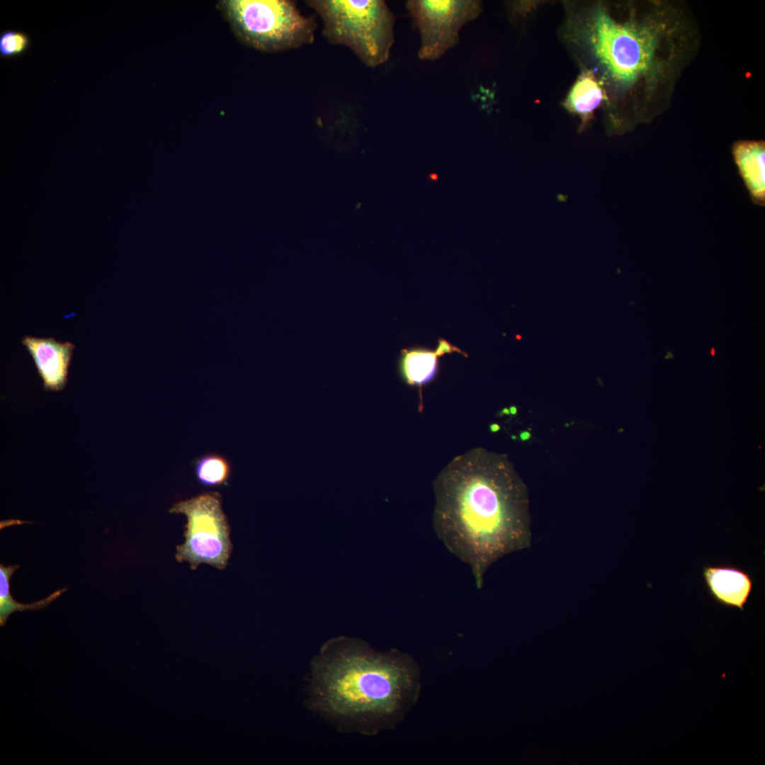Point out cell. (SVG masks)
Wrapping results in <instances>:
<instances>
[{
    "label": "cell",
    "instance_id": "4fadbf2b",
    "mask_svg": "<svg viewBox=\"0 0 765 765\" xmlns=\"http://www.w3.org/2000/svg\"><path fill=\"white\" fill-rule=\"evenodd\" d=\"M19 568L18 565L4 566L0 565V624L4 625L8 616L16 611L39 610L48 606L62 592L67 590L63 588L55 591L50 596L33 604H23L13 599L10 593V579L13 572Z\"/></svg>",
    "mask_w": 765,
    "mask_h": 765
},
{
    "label": "cell",
    "instance_id": "7c38bea8",
    "mask_svg": "<svg viewBox=\"0 0 765 765\" xmlns=\"http://www.w3.org/2000/svg\"><path fill=\"white\" fill-rule=\"evenodd\" d=\"M455 351L465 354L443 339L438 341V346L434 351L421 348L402 350L398 362L400 375L408 385L421 386L435 377L438 358Z\"/></svg>",
    "mask_w": 765,
    "mask_h": 765
},
{
    "label": "cell",
    "instance_id": "9c48e42d",
    "mask_svg": "<svg viewBox=\"0 0 765 765\" xmlns=\"http://www.w3.org/2000/svg\"><path fill=\"white\" fill-rule=\"evenodd\" d=\"M702 577L712 599L720 606L744 611L752 594V576L732 565H706Z\"/></svg>",
    "mask_w": 765,
    "mask_h": 765
},
{
    "label": "cell",
    "instance_id": "30bf717a",
    "mask_svg": "<svg viewBox=\"0 0 765 765\" xmlns=\"http://www.w3.org/2000/svg\"><path fill=\"white\" fill-rule=\"evenodd\" d=\"M732 154L739 174L752 202L765 204V144L764 141L742 140L732 146Z\"/></svg>",
    "mask_w": 765,
    "mask_h": 765
},
{
    "label": "cell",
    "instance_id": "52a82bcc",
    "mask_svg": "<svg viewBox=\"0 0 765 765\" xmlns=\"http://www.w3.org/2000/svg\"><path fill=\"white\" fill-rule=\"evenodd\" d=\"M406 8L419 33L418 56L429 61L457 45L461 28L482 10L477 0H409Z\"/></svg>",
    "mask_w": 765,
    "mask_h": 765
},
{
    "label": "cell",
    "instance_id": "8992f818",
    "mask_svg": "<svg viewBox=\"0 0 765 765\" xmlns=\"http://www.w3.org/2000/svg\"><path fill=\"white\" fill-rule=\"evenodd\" d=\"M169 511L186 516L185 542L176 547V558L195 570L205 563L226 567L232 552L230 526L218 492H206L175 503Z\"/></svg>",
    "mask_w": 765,
    "mask_h": 765
},
{
    "label": "cell",
    "instance_id": "ba28073f",
    "mask_svg": "<svg viewBox=\"0 0 765 765\" xmlns=\"http://www.w3.org/2000/svg\"><path fill=\"white\" fill-rule=\"evenodd\" d=\"M22 344L32 356L45 389L62 390L67 382L74 345L52 337L25 336Z\"/></svg>",
    "mask_w": 765,
    "mask_h": 765
},
{
    "label": "cell",
    "instance_id": "ac0fdd59",
    "mask_svg": "<svg viewBox=\"0 0 765 765\" xmlns=\"http://www.w3.org/2000/svg\"><path fill=\"white\" fill-rule=\"evenodd\" d=\"M511 412L512 414H515V413L516 412V407H511Z\"/></svg>",
    "mask_w": 765,
    "mask_h": 765
},
{
    "label": "cell",
    "instance_id": "9a60e30c",
    "mask_svg": "<svg viewBox=\"0 0 765 765\" xmlns=\"http://www.w3.org/2000/svg\"><path fill=\"white\" fill-rule=\"evenodd\" d=\"M30 45V38L23 31L7 29L0 33V56L10 58L23 54Z\"/></svg>",
    "mask_w": 765,
    "mask_h": 765
},
{
    "label": "cell",
    "instance_id": "e0dca14e",
    "mask_svg": "<svg viewBox=\"0 0 765 765\" xmlns=\"http://www.w3.org/2000/svg\"><path fill=\"white\" fill-rule=\"evenodd\" d=\"M708 353H709V355L710 356H715V348L713 347V346L710 347L709 351H708Z\"/></svg>",
    "mask_w": 765,
    "mask_h": 765
},
{
    "label": "cell",
    "instance_id": "5bb4252c",
    "mask_svg": "<svg viewBox=\"0 0 765 765\" xmlns=\"http://www.w3.org/2000/svg\"><path fill=\"white\" fill-rule=\"evenodd\" d=\"M197 481L203 486L215 487L225 484L231 475V465L222 455L208 453L197 458L194 463Z\"/></svg>",
    "mask_w": 765,
    "mask_h": 765
},
{
    "label": "cell",
    "instance_id": "8fae6325",
    "mask_svg": "<svg viewBox=\"0 0 765 765\" xmlns=\"http://www.w3.org/2000/svg\"><path fill=\"white\" fill-rule=\"evenodd\" d=\"M604 84L593 70L584 68L564 100L563 106L581 120L580 129L591 121L594 111L607 99Z\"/></svg>",
    "mask_w": 765,
    "mask_h": 765
},
{
    "label": "cell",
    "instance_id": "7a4b0ae2",
    "mask_svg": "<svg viewBox=\"0 0 765 765\" xmlns=\"http://www.w3.org/2000/svg\"><path fill=\"white\" fill-rule=\"evenodd\" d=\"M307 702L339 730L375 735L394 725L419 690L413 660L397 651L379 652L366 642L340 638L311 662Z\"/></svg>",
    "mask_w": 765,
    "mask_h": 765
},
{
    "label": "cell",
    "instance_id": "5b68a950",
    "mask_svg": "<svg viewBox=\"0 0 765 765\" xmlns=\"http://www.w3.org/2000/svg\"><path fill=\"white\" fill-rule=\"evenodd\" d=\"M220 9L244 44L266 52H282L312 43L317 23L286 0H223Z\"/></svg>",
    "mask_w": 765,
    "mask_h": 765
},
{
    "label": "cell",
    "instance_id": "3957f363",
    "mask_svg": "<svg viewBox=\"0 0 765 765\" xmlns=\"http://www.w3.org/2000/svg\"><path fill=\"white\" fill-rule=\"evenodd\" d=\"M582 8L569 18L567 38L601 71V81L627 91L657 72L672 31L666 19L642 18L630 8L618 13L601 3Z\"/></svg>",
    "mask_w": 765,
    "mask_h": 765
},
{
    "label": "cell",
    "instance_id": "6da1fadb",
    "mask_svg": "<svg viewBox=\"0 0 765 765\" xmlns=\"http://www.w3.org/2000/svg\"><path fill=\"white\" fill-rule=\"evenodd\" d=\"M434 528L477 588L498 560L531 545L526 488L508 459L482 448L453 458L434 483Z\"/></svg>",
    "mask_w": 765,
    "mask_h": 765
},
{
    "label": "cell",
    "instance_id": "2e32d148",
    "mask_svg": "<svg viewBox=\"0 0 765 765\" xmlns=\"http://www.w3.org/2000/svg\"><path fill=\"white\" fill-rule=\"evenodd\" d=\"M530 437H531V434H530V433H529V432H528V431H523V432H522V433L521 434V438L522 440H523V441H526V440H528V439H529V438H530Z\"/></svg>",
    "mask_w": 765,
    "mask_h": 765
},
{
    "label": "cell",
    "instance_id": "277c9868",
    "mask_svg": "<svg viewBox=\"0 0 765 765\" xmlns=\"http://www.w3.org/2000/svg\"><path fill=\"white\" fill-rule=\"evenodd\" d=\"M323 21V35L332 44L349 47L366 66L389 58L395 41V17L382 0H310Z\"/></svg>",
    "mask_w": 765,
    "mask_h": 765
}]
</instances>
